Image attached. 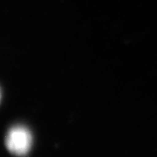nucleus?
<instances>
[{
    "label": "nucleus",
    "instance_id": "f257e3e1",
    "mask_svg": "<svg viewBox=\"0 0 157 157\" xmlns=\"http://www.w3.org/2000/svg\"><path fill=\"white\" fill-rule=\"evenodd\" d=\"M33 135L26 127L16 125L8 130L6 136V147L14 155L25 156L33 147Z\"/></svg>",
    "mask_w": 157,
    "mask_h": 157
},
{
    "label": "nucleus",
    "instance_id": "f03ea898",
    "mask_svg": "<svg viewBox=\"0 0 157 157\" xmlns=\"http://www.w3.org/2000/svg\"><path fill=\"white\" fill-rule=\"evenodd\" d=\"M0 101H1V92H0Z\"/></svg>",
    "mask_w": 157,
    "mask_h": 157
}]
</instances>
